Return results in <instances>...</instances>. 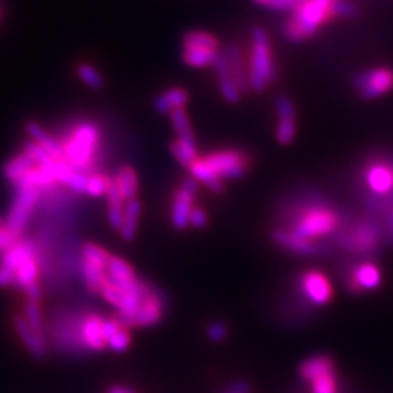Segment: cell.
<instances>
[{"label":"cell","instance_id":"8","mask_svg":"<svg viewBox=\"0 0 393 393\" xmlns=\"http://www.w3.org/2000/svg\"><path fill=\"white\" fill-rule=\"evenodd\" d=\"M275 76L277 70L273 62L268 35L264 29L256 28L252 32V53L248 67L249 88L258 92L264 90Z\"/></svg>","mask_w":393,"mask_h":393},{"label":"cell","instance_id":"15","mask_svg":"<svg viewBox=\"0 0 393 393\" xmlns=\"http://www.w3.org/2000/svg\"><path fill=\"white\" fill-rule=\"evenodd\" d=\"M359 92L366 99H373L385 95L393 88V71L386 67L368 70L355 81Z\"/></svg>","mask_w":393,"mask_h":393},{"label":"cell","instance_id":"19","mask_svg":"<svg viewBox=\"0 0 393 393\" xmlns=\"http://www.w3.org/2000/svg\"><path fill=\"white\" fill-rule=\"evenodd\" d=\"M130 328L124 325L118 317H105L104 321V336L106 348L114 352H124L131 344Z\"/></svg>","mask_w":393,"mask_h":393},{"label":"cell","instance_id":"29","mask_svg":"<svg viewBox=\"0 0 393 393\" xmlns=\"http://www.w3.org/2000/svg\"><path fill=\"white\" fill-rule=\"evenodd\" d=\"M170 120L172 124V128L177 135V139L186 140V142H195V135L191 125V120L186 114L185 108L184 109H177L172 114H170Z\"/></svg>","mask_w":393,"mask_h":393},{"label":"cell","instance_id":"39","mask_svg":"<svg viewBox=\"0 0 393 393\" xmlns=\"http://www.w3.org/2000/svg\"><path fill=\"white\" fill-rule=\"evenodd\" d=\"M303 2L305 0H268L266 5L275 11H289V9L296 11Z\"/></svg>","mask_w":393,"mask_h":393},{"label":"cell","instance_id":"4","mask_svg":"<svg viewBox=\"0 0 393 393\" xmlns=\"http://www.w3.org/2000/svg\"><path fill=\"white\" fill-rule=\"evenodd\" d=\"M249 156L239 149H219L200 156L188 172L200 185L207 186L213 193H220L226 181L239 179L249 171Z\"/></svg>","mask_w":393,"mask_h":393},{"label":"cell","instance_id":"6","mask_svg":"<svg viewBox=\"0 0 393 393\" xmlns=\"http://www.w3.org/2000/svg\"><path fill=\"white\" fill-rule=\"evenodd\" d=\"M359 193L374 210L387 213L393 207V155L373 153L357 171Z\"/></svg>","mask_w":393,"mask_h":393},{"label":"cell","instance_id":"22","mask_svg":"<svg viewBox=\"0 0 393 393\" xmlns=\"http://www.w3.org/2000/svg\"><path fill=\"white\" fill-rule=\"evenodd\" d=\"M112 182L117 186L120 194L125 201L137 198L139 193V177L133 166H121L120 170L112 177Z\"/></svg>","mask_w":393,"mask_h":393},{"label":"cell","instance_id":"12","mask_svg":"<svg viewBox=\"0 0 393 393\" xmlns=\"http://www.w3.org/2000/svg\"><path fill=\"white\" fill-rule=\"evenodd\" d=\"M198 186L200 184L193 177H188L175 190L171 202V223L175 229L185 230L190 228V216L197 205Z\"/></svg>","mask_w":393,"mask_h":393},{"label":"cell","instance_id":"13","mask_svg":"<svg viewBox=\"0 0 393 393\" xmlns=\"http://www.w3.org/2000/svg\"><path fill=\"white\" fill-rule=\"evenodd\" d=\"M345 287L354 294H361L376 290L382 283V271L373 261L364 259L354 262L345 270Z\"/></svg>","mask_w":393,"mask_h":393},{"label":"cell","instance_id":"25","mask_svg":"<svg viewBox=\"0 0 393 393\" xmlns=\"http://www.w3.org/2000/svg\"><path fill=\"white\" fill-rule=\"evenodd\" d=\"M186 102H188V93L182 88H171L155 99V109L162 114H172L177 109H184Z\"/></svg>","mask_w":393,"mask_h":393},{"label":"cell","instance_id":"27","mask_svg":"<svg viewBox=\"0 0 393 393\" xmlns=\"http://www.w3.org/2000/svg\"><path fill=\"white\" fill-rule=\"evenodd\" d=\"M171 153L174 159L184 167H188L200 158L197 151V142H186L181 139H175L171 144Z\"/></svg>","mask_w":393,"mask_h":393},{"label":"cell","instance_id":"34","mask_svg":"<svg viewBox=\"0 0 393 393\" xmlns=\"http://www.w3.org/2000/svg\"><path fill=\"white\" fill-rule=\"evenodd\" d=\"M219 88H220V93L221 97L226 99L230 104H236L240 99L242 92L239 89V86L236 85V82L233 81L232 76H223L219 78Z\"/></svg>","mask_w":393,"mask_h":393},{"label":"cell","instance_id":"31","mask_svg":"<svg viewBox=\"0 0 393 393\" xmlns=\"http://www.w3.org/2000/svg\"><path fill=\"white\" fill-rule=\"evenodd\" d=\"M219 51L205 48H184V62L191 67H205L213 66Z\"/></svg>","mask_w":393,"mask_h":393},{"label":"cell","instance_id":"10","mask_svg":"<svg viewBox=\"0 0 393 393\" xmlns=\"http://www.w3.org/2000/svg\"><path fill=\"white\" fill-rule=\"evenodd\" d=\"M15 188L16 193L13 195L8 217H5V220L6 226L12 232H15L18 236H22L32 219L34 212L39 207L43 193L28 185H20L15 186Z\"/></svg>","mask_w":393,"mask_h":393},{"label":"cell","instance_id":"28","mask_svg":"<svg viewBox=\"0 0 393 393\" xmlns=\"http://www.w3.org/2000/svg\"><path fill=\"white\" fill-rule=\"evenodd\" d=\"M21 315L24 316V319L27 321V324L35 331L41 335H46V321H44V312L41 309L40 302L35 301H27L24 302V309L21 312Z\"/></svg>","mask_w":393,"mask_h":393},{"label":"cell","instance_id":"41","mask_svg":"<svg viewBox=\"0 0 393 393\" xmlns=\"http://www.w3.org/2000/svg\"><path fill=\"white\" fill-rule=\"evenodd\" d=\"M249 385L245 380H236L224 393H249Z\"/></svg>","mask_w":393,"mask_h":393},{"label":"cell","instance_id":"45","mask_svg":"<svg viewBox=\"0 0 393 393\" xmlns=\"http://www.w3.org/2000/svg\"><path fill=\"white\" fill-rule=\"evenodd\" d=\"M255 2H258V4H264V5H266V4L268 2V0H255Z\"/></svg>","mask_w":393,"mask_h":393},{"label":"cell","instance_id":"23","mask_svg":"<svg viewBox=\"0 0 393 393\" xmlns=\"http://www.w3.org/2000/svg\"><path fill=\"white\" fill-rule=\"evenodd\" d=\"M329 371H335V366L331 357L325 354H317V355H312L308 360H305L298 368V373H301V378L310 383L315 379H317L322 374H326Z\"/></svg>","mask_w":393,"mask_h":393},{"label":"cell","instance_id":"11","mask_svg":"<svg viewBox=\"0 0 393 393\" xmlns=\"http://www.w3.org/2000/svg\"><path fill=\"white\" fill-rule=\"evenodd\" d=\"M298 297L309 306L322 308L333 298V287L328 275L316 268L302 271L296 280Z\"/></svg>","mask_w":393,"mask_h":393},{"label":"cell","instance_id":"43","mask_svg":"<svg viewBox=\"0 0 393 393\" xmlns=\"http://www.w3.org/2000/svg\"><path fill=\"white\" fill-rule=\"evenodd\" d=\"M108 393H136V392L128 386H114V387L109 389Z\"/></svg>","mask_w":393,"mask_h":393},{"label":"cell","instance_id":"24","mask_svg":"<svg viewBox=\"0 0 393 393\" xmlns=\"http://www.w3.org/2000/svg\"><path fill=\"white\" fill-rule=\"evenodd\" d=\"M105 200H106V219H108L109 226L118 232V229L121 226V221H123L124 209H125L127 201L120 194V191L117 190V186L114 185V182H112V181H111L109 188L105 194Z\"/></svg>","mask_w":393,"mask_h":393},{"label":"cell","instance_id":"16","mask_svg":"<svg viewBox=\"0 0 393 393\" xmlns=\"http://www.w3.org/2000/svg\"><path fill=\"white\" fill-rule=\"evenodd\" d=\"M271 236L278 247H282L283 249L298 256H316L322 254V251L325 249V247L317 245V243L306 240L301 236H296L291 232L282 228H274Z\"/></svg>","mask_w":393,"mask_h":393},{"label":"cell","instance_id":"36","mask_svg":"<svg viewBox=\"0 0 393 393\" xmlns=\"http://www.w3.org/2000/svg\"><path fill=\"white\" fill-rule=\"evenodd\" d=\"M205 333H207V338L212 341V343H221L228 338V335H229V328L228 325L224 324V322H212L209 326H207V331H205Z\"/></svg>","mask_w":393,"mask_h":393},{"label":"cell","instance_id":"40","mask_svg":"<svg viewBox=\"0 0 393 393\" xmlns=\"http://www.w3.org/2000/svg\"><path fill=\"white\" fill-rule=\"evenodd\" d=\"M332 13L340 16H352L355 15V6L347 2H341V0H336L332 5Z\"/></svg>","mask_w":393,"mask_h":393},{"label":"cell","instance_id":"20","mask_svg":"<svg viewBox=\"0 0 393 393\" xmlns=\"http://www.w3.org/2000/svg\"><path fill=\"white\" fill-rule=\"evenodd\" d=\"M35 165L36 162L32 160L27 152L21 151L6 162V165L4 166V175L13 186H16L22 182V179Z\"/></svg>","mask_w":393,"mask_h":393},{"label":"cell","instance_id":"32","mask_svg":"<svg viewBox=\"0 0 393 393\" xmlns=\"http://www.w3.org/2000/svg\"><path fill=\"white\" fill-rule=\"evenodd\" d=\"M184 48H205V50H219V41L213 35L207 32H188L184 36Z\"/></svg>","mask_w":393,"mask_h":393},{"label":"cell","instance_id":"26","mask_svg":"<svg viewBox=\"0 0 393 393\" xmlns=\"http://www.w3.org/2000/svg\"><path fill=\"white\" fill-rule=\"evenodd\" d=\"M226 55L229 60L232 78L236 82V85L239 86L240 92L243 93L249 88V81H248V69L243 66L242 53L237 48V46H229V48L226 50Z\"/></svg>","mask_w":393,"mask_h":393},{"label":"cell","instance_id":"2","mask_svg":"<svg viewBox=\"0 0 393 393\" xmlns=\"http://www.w3.org/2000/svg\"><path fill=\"white\" fill-rule=\"evenodd\" d=\"M344 221L343 213L321 195H302L289 202L277 228L325 247L324 242L333 239Z\"/></svg>","mask_w":393,"mask_h":393},{"label":"cell","instance_id":"9","mask_svg":"<svg viewBox=\"0 0 393 393\" xmlns=\"http://www.w3.org/2000/svg\"><path fill=\"white\" fill-rule=\"evenodd\" d=\"M336 0H305L294 11L293 20L286 24L284 34L293 41L303 40L310 36L319 27L329 13H332V5Z\"/></svg>","mask_w":393,"mask_h":393},{"label":"cell","instance_id":"38","mask_svg":"<svg viewBox=\"0 0 393 393\" xmlns=\"http://www.w3.org/2000/svg\"><path fill=\"white\" fill-rule=\"evenodd\" d=\"M207 223H209L207 212H205L202 207H200V205H195L190 216V228L204 229L205 226H207Z\"/></svg>","mask_w":393,"mask_h":393},{"label":"cell","instance_id":"42","mask_svg":"<svg viewBox=\"0 0 393 393\" xmlns=\"http://www.w3.org/2000/svg\"><path fill=\"white\" fill-rule=\"evenodd\" d=\"M386 214V224H387V232H389V236L393 239V207L385 213Z\"/></svg>","mask_w":393,"mask_h":393},{"label":"cell","instance_id":"14","mask_svg":"<svg viewBox=\"0 0 393 393\" xmlns=\"http://www.w3.org/2000/svg\"><path fill=\"white\" fill-rule=\"evenodd\" d=\"M104 321L105 317L98 313H83L81 328H79V340L82 351L99 352L106 348L105 336H104Z\"/></svg>","mask_w":393,"mask_h":393},{"label":"cell","instance_id":"33","mask_svg":"<svg viewBox=\"0 0 393 393\" xmlns=\"http://www.w3.org/2000/svg\"><path fill=\"white\" fill-rule=\"evenodd\" d=\"M79 79L89 88L92 89H101L104 86V79L101 76V73L88 63H81L76 69Z\"/></svg>","mask_w":393,"mask_h":393},{"label":"cell","instance_id":"37","mask_svg":"<svg viewBox=\"0 0 393 393\" xmlns=\"http://www.w3.org/2000/svg\"><path fill=\"white\" fill-rule=\"evenodd\" d=\"M21 239H22V236H18L8 226L0 228V255L8 252L11 248H13Z\"/></svg>","mask_w":393,"mask_h":393},{"label":"cell","instance_id":"17","mask_svg":"<svg viewBox=\"0 0 393 393\" xmlns=\"http://www.w3.org/2000/svg\"><path fill=\"white\" fill-rule=\"evenodd\" d=\"M275 111H277L275 137L280 144H284V146L290 144L297 133L294 106L289 98L282 97L277 99Z\"/></svg>","mask_w":393,"mask_h":393},{"label":"cell","instance_id":"5","mask_svg":"<svg viewBox=\"0 0 393 393\" xmlns=\"http://www.w3.org/2000/svg\"><path fill=\"white\" fill-rule=\"evenodd\" d=\"M57 139L62 146L63 160L74 171L86 175L98 171L95 166L101 158L102 131L97 123L81 120L69 125Z\"/></svg>","mask_w":393,"mask_h":393},{"label":"cell","instance_id":"18","mask_svg":"<svg viewBox=\"0 0 393 393\" xmlns=\"http://www.w3.org/2000/svg\"><path fill=\"white\" fill-rule=\"evenodd\" d=\"M13 329L20 338L21 344L25 350L35 359H44L47 352V340L46 335L35 332L24 319L21 313L15 315L13 317Z\"/></svg>","mask_w":393,"mask_h":393},{"label":"cell","instance_id":"35","mask_svg":"<svg viewBox=\"0 0 393 393\" xmlns=\"http://www.w3.org/2000/svg\"><path fill=\"white\" fill-rule=\"evenodd\" d=\"M313 393H336V374L329 371L310 382Z\"/></svg>","mask_w":393,"mask_h":393},{"label":"cell","instance_id":"3","mask_svg":"<svg viewBox=\"0 0 393 393\" xmlns=\"http://www.w3.org/2000/svg\"><path fill=\"white\" fill-rule=\"evenodd\" d=\"M39 247L21 239L13 248L0 255V287H16L29 301L41 302L40 274L44 270Z\"/></svg>","mask_w":393,"mask_h":393},{"label":"cell","instance_id":"21","mask_svg":"<svg viewBox=\"0 0 393 393\" xmlns=\"http://www.w3.org/2000/svg\"><path fill=\"white\" fill-rule=\"evenodd\" d=\"M140 219H142V202L139 201V198L127 201L121 226L118 229V233L124 240H133L136 237Z\"/></svg>","mask_w":393,"mask_h":393},{"label":"cell","instance_id":"7","mask_svg":"<svg viewBox=\"0 0 393 393\" xmlns=\"http://www.w3.org/2000/svg\"><path fill=\"white\" fill-rule=\"evenodd\" d=\"M382 240L383 229L370 216L345 219L341 230L333 237L340 249L363 258L376 254L382 247Z\"/></svg>","mask_w":393,"mask_h":393},{"label":"cell","instance_id":"44","mask_svg":"<svg viewBox=\"0 0 393 393\" xmlns=\"http://www.w3.org/2000/svg\"><path fill=\"white\" fill-rule=\"evenodd\" d=\"M4 226H6V220H5V217L0 216V228H4Z\"/></svg>","mask_w":393,"mask_h":393},{"label":"cell","instance_id":"1","mask_svg":"<svg viewBox=\"0 0 393 393\" xmlns=\"http://www.w3.org/2000/svg\"><path fill=\"white\" fill-rule=\"evenodd\" d=\"M156 291L158 289L136 274L128 261L118 255H111L99 296L116 309L117 317L124 325L135 328L140 309Z\"/></svg>","mask_w":393,"mask_h":393},{"label":"cell","instance_id":"30","mask_svg":"<svg viewBox=\"0 0 393 393\" xmlns=\"http://www.w3.org/2000/svg\"><path fill=\"white\" fill-rule=\"evenodd\" d=\"M111 181H112V178L104 172H99V171L92 172L86 178L83 194L88 197H92V198L105 197L109 185H111Z\"/></svg>","mask_w":393,"mask_h":393}]
</instances>
